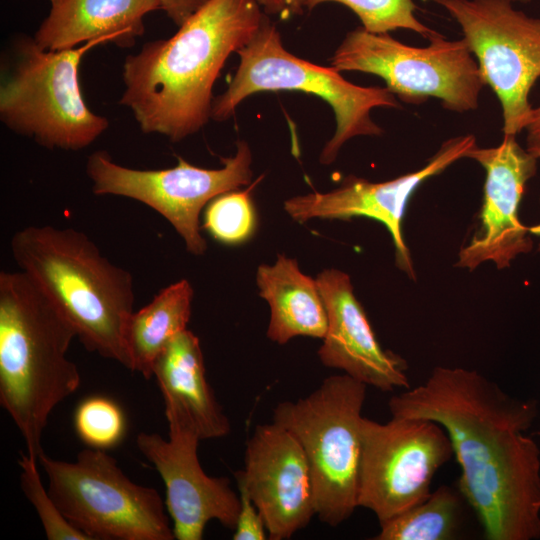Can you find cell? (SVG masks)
I'll return each instance as SVG.
<instances>
[{"label": "cell", "mask_w": 540, "mask_h": 540, "mask_svg": "<svg viewBox=\"0 0 540 540\" xmlns=\"http://www.w3.org/2000/svg\"><path fill=\"white\" fill-rule=\"evenodd\" d=\"M486 172L479 224L469 242L461 247L456 267L475 270L484 262L505 269L533 247L528 227L519 219L525 185L537 171V157L523 149L515 135H504L496 147L476 145L465 155Z\"/></svg>", "instance_id": "cell-14"}, {"label": "cell", "mask_w": 540, "mask_h": 540, "mask_svg": "<svg viewBox=\"0 0 540 540\" xmlns=\"http://www.w3.org/2000/svg\"><path fill=\"white\" fill-rule=\"evenodd\" d=\"M463 496L440 486L422 502L380 524L375 540H450L462 522Z\"/></svg>", "instance_id": "cell-22"}, {"label": "cell", "mask_w": 540, "mask_h": 540, "mask_svg": "<svg viewBox=\"0 0 540 540\" xmlns=\"http://www.w3.org/2000/svg\"><path fill=\"white\" fill-rule=\"evenodd\" d=\"M75 429L84 443L92 448L115 446L125 434V417L120 407L104 397H90L75 411Z\"/></svg>", "instance_id": "cell-25"}, {"label": "cell", "mask_w": 540, "mask_h": 540, "mask_svg": "<svg viewBox=\"0 0 540 540\" xmlns=\"http://www.w3.org/2000/svg\"><path fill=\"white\" fill-rule=\"evenodd\" d=\"M10 249L19 270L71 322L86 350L131 370L125 334L134 312L132 274L70 227H24L11 237Z\"/></svg>", "instance_id": "cell-4"}, {"label": "cell", "mask_w": 540, "mask_h": 540, "mask_svg": "<svg viewBox=\"0 0 540 540\" xmlns=\"http://www.w3.org/2000/svg\"><path fill=\"white\" fill-rule=\"evenodd\" d=\"M38 461L61 513L89 540H173L160 494L132 482L103 449L86 448L74 462Z\"/></svg>", "instance_id": "cell-8"}, {"label": "cell", "mask_w": 540, "mask_h": 540, "mask_svg": "<svg viewBox=\"0 0 540 540\" xmlns=\"http://www.w3.org/2000/svg\"><path fill=\"white\" fill-rule=\"evenodd\" d=\"M454 455L446 430L418 417L386 423L363 417L358 506L383 523L425 500L437 470Z\"/></svg>", "instance_id": "cell-12"}, {"label": "cell", "mask_w": 540, "mask_h": 540, "mask_svg": "<svg viewBox=\"0 0 540 540\" xmlns=\"http://www.w3.org/2000/svg\"><path fill=\"white\" fill-rule=\"evenodd\" d=\"M513 2L517 1V2H522V3H528L530 2V0H512Z\"/></svg>", "instance_id": "cell-34"}, {"label": "cell", "mask_w": 540, "mask_h": 540, "mask_svg": "<svg viewBox=\"0 0 540 540\" xmlns=\"http://www.w3.org/2000/svg\"><path fill=\"white\" fill-rule=\"evenodd\" d=\"M106 42L45 50L34 39L21 40L14 69L0 88L1 121L48 149L77 151L92 144L109 122L86 105L79 65L87 51Z\"/></svg>", "instance_id": "cell-7"}, {"label": "cell", "mask_w": 540, "mask_h": 540, "mask_svg": "<svg viewBox=\"0 0 540 540\" xmlns=\"http://www.w3.org/2000/svg\"><path fill=\"white\" fill-rule=\"evenodd\" d=\"M262 177L256 179L247 189L222 193L206 205L203 228L215 240L236 245L253 235L257 221L252 192Z\"/></svg>", "instance_id": "cell-23"}, {"label": "cell", "mask_w": 540, "mask_h": 540, "mask_svg": "<svg viewBox=\"0 0 540 540\" xmlns=\"http://www.w3.org/2000/svg\"><path fill=\"white\" fill-rule=\"evenodd\" d=\"M266 17L257 0H208L172 37L125 58L119 103L144 133L178 142L198 132L211 118L212 89L227 58Z\"/></svg>", "instance_id": "cell-2"}, {"label": "cell", "mask_w": 540, "mask_h": 540, "mask_svg": "<svg viewBox=\"0 0 540 540\" xmlns=\"http://www.w3.org/2000/svg\"><path fill=\"white\" fill-rule=\"evenodd\" d=\"M259 295L270 307L267 337L285 344L297 336L324 337L326 307L316 279L305 275L295 259L279 254L273 265L262 264L256 275Z\"/></svg>", "instance_id": "cell-20"}, {"label": "cell", "mask_w": 540, "mask_h": 540, "mask_svg": "<svg viewBox=\"0 0 540 540\" xmlns=\"http://www.w3.org/2000/svg\"><path fill=\"white\" fill-rule=\"evenodd\" d=\"M427 40L426 47H412L389 33L358 27L336 49L331 67L379 76L395 96L409 104L434 97L454 112L475 110L485 84L465 40H447L437 32Z\"/></svg>", "instance_id": "cell-9"}, {"label": "cell", "mask_w": 540, "mask_h": 540, "mask_svg": "<svg viewBox=\"0 0 540 540\" xmlns=\"http://www.w3.org/2000/svg\"><path fill=\"white\" fill-rule=\"evenodd\" d=\"M392 416L433 420L447 432L461 473L458 489L488 540L540 538V450L525 435L537 416L476 370L436 366L392 396Z\"/></svg>", "instance_id": "cell-1"}, {"label": "cell", "mask_w": 540, "mask_h": 540, "mask_svg": "<svg viewBox=\"0 0 540 540\" xmlns=\"http://www.w3.org/2000/svg\"><path fill=\"white\" fill-rule=\"evenodd\" d=\"M261 514L271 540L289 539L316 515L309 464L297 439L272 422L246 443L244 470L234 472Z\"/></svg>", "instance_id": "cell-16"}, {"label": "cell", "mask_w": 540, "mask_h": 540, "mask_svg": "<svg viewBox=\"0 0 540 540\" xmlns=\"http://www.w3.org/2000/svg\"><path fill=\"white\" fill-rule=\"evenodd\" d=\"M232 157L221 158L219 169L194 166L182 157L177 165L161 170L121 166L108 153H92L86 173L96 195H115L141 202L163 216L184 240L193 255H203L206 240L200 232L199 215L216 196L251 184L252 154L245 141L236 143Z\"/></svg>", "instance_id": "cell-10"}, {"label": "cell", "mask_w": 540, "mask_h": 540, "mask_svg": "<svg viewBox=\"0 0 540 540\" xmlns=\"http://www.w3.org/2000/svg\"><path fill=\"white\" fill-rule=\"evenodd\" d=\"M460 25L485 85L502 108L504 135L524 130L532 115L531 88L540 77V18L512 0H431Z\"/></svg>", "instance_id": "cell-11"}, {"label": "cell", "mask_w": 540, "mask_h": 540, "mask_svg": "<svg viewBox=\"0 0 540 540\" xmlns=\"http://www.w3.org/2000/svg\"><path fill=\"white\" fill-rule=\"evenodd\" d=\"M325 2L340 3L351 9L361 20L362 27L371 33L408 29L428 39L435 32L416 18L412 0H307L306 9L312 10Z\"/></svg>", "instance_id": "cell-24"}, {"label": "cell", "mask_w": 540, "mask_h": 540, "mask_svg": "<svg viewBox=\"0 0 540 540\" xmlns=\"http://www.w3.org/2000/svg\"><path fill=\"white\" fill-rule=\"evenodd\" d=\"M527 150L535 157L540 158V141L527 143Z\"/></svg>", "instance_id": "cell-31"}, {"label": "cell", "mask_w": 540, "mask_h": 540, "mask_svg": "<svg viewBox=\"0 0 540 540\" xmlns=\"http://www.w3.org/2000/svg\"><path fill=\"white\" fill-rule=\"evenodd\" d=\"M528 229H529L530 234L540 237V223L532 227H529Z\"/></svg>", "instance_id": "cell-32"}, {"label": "cell", "mask_w": 540, "mask_h": 540, "mask_svg": "<svg viewBox=\"0 0 540 540\" xmlns=\"http://www.w3.org/2000/svg\"><path fill=\"white\" fill-rule=\"evenodd\" d=\"M525 129L527 130V143L540 141V106L533 108L531 119Z\"/></svg>", "instance_id": "cell-30"}, {"label": "cell", "mask_w": 540, "mask_h": 540, "mask_svg": "<svg viewBox=\"0 0 540 540\" xmlns=\"http://www.w3.org/2000/svg\"><path fill=\"white\" fill-rule=\"evenodd\" d=\"M475 145L472 134L451 138L419 170L384 182L348 175L329 192H312L287 199L284 209L299 223L312 218L349 220L354 217H367L382 223L392 237L397 267L415 280L410 251L402 234L408 202L422 183L465 157Z\"/></svg>", "instance_id": "cell-13"}, {"label": "cell", "mask_w": 540, "mask_h": 540, "mask_svg": "<svg viewBox=\"0 0 540 540\" xmlns=\"http://www.w3.org/2000/svg\"><path fill=\"white\" fill-rule=\"evenodd\" d=\"M367 385L332 375L308 396L279 403L273 422L288 430L306 455L316 515L329 526L346 521L358 506L362 408Z\"/></svg>", "instance_id": "cell-6"}, {"label": "cell", "mask_w": 540, "mask_h": 540, "mask_svg": "<svg viewBox=\"0 0 540 540\" xmlns=\"http://www.w3.org/2000/svg\"><path fill=\"white\" fill-rule=\"evenodd\" d=\"M237 53L239 66L228 88L213 99L211 118L229 119L246 97L258 92L293 90L318 96L330 105L336 119L335 133L320 154L323 165L334 162L349 139L382 135V128L371 119L373 108H401L387 87L355 85L332 67L319 66L291 54L268 17L255 37Z\"/></svg>", "instance_id": "cell-5"}, {"label": "cell", "mask_w": 540, "mask_h": 540, "mask_svg": "<svg viewBox=\"0 0 540 540\" xmlns=\"http://www.w3.org/2000/svg\"><path fill=\"white\" fill-rule=\"evenodd\" d=\"M192 298L191 284L182 279L163 288L146 306L133 312L125 334L131 371L139 372L145 379L153 376L157 356L187 329Z\"/></svg>", "instance_id": "cell-21"}, {"label": "cell", "mask_w": 540, "mask_h": 540, "mask_svg": "<svg viewBox=\"0 0 540 540\" xmlns=\"http://www.w3.org/2000/svg\"><path fill=\"white\" fill-rule=\"evenodd\" d=\"M169 439L141 432L140 452L154 465L166 487V507L178 540H201L208 522L219 521L234 530L240 497L226 477L208 476L198 459L201 439L189 427L168 422Z\"/></svg>", "instance_id": "cell-15"}, {"label": "cell", "mask_w": 540, "mask_h": 540, "mask_svg": "<svg viewBox=\"0 0 540 540\" xmlns=\"http://www.w3.org/2000/svg\"><path fill=\"white\" fill-rule=\"evenodd\" d=\"M153 376L161 390L168 422L194 430L201 440L230 433V422L207 381L198 337L188 329L160 352Z\"/></svg>", "instance_id": "cell-18"}, {"label": "cell", "mask_w": 540, "mask_h": 540, "mask_svg": "<svg viewBox=\"0 0 540 540\" xmlns=\"http://www.w3.org/2000/svg\"><path fill=\"white\" fill-rule=\"evenodd\" d=\"M161 9L158 0H61L35 33L45 50L74 48L96 39L131 46L144 33V16Z\"/></svg>", "instance_id": "cell-19"}, {"label": "cell", "mask_w": 540, "mask_h": 540, "mask_svg": "<svg viewBox=\"0 0 540 540\" xmlns=\"http://www.w3.org/2000/svg\"><path fill=\"white\" fill-rule=\"evenodd\" d=\"M77 332L23 271L0 272V403L38 459L52 410L80 385L67 358Z\"/></svg>", "instance_id": "cell-3"}, {"label": "cell", "mask_w": 540, "mask_h": 540, "mask_svg": "<svg viewBox=\"0 0 540 540\" xmlns=\"http://www.w3.org/2000/svg\"><path fill=\"white\" fill-rule=\"evenodd\" d=\"M316 281L327 312V330L318 350L322 364L383 392L410 388L407 362L381 347L349 275L326 269Z\"/></svg>", "instance_id": "cell-17"}, {"label": "cell", "mask_w": 540, "mask_h": 540, "mask_svg": "<svg viewBox=\"0 0 540 540\" xmlns=\"http://www.w3.org/2000/svg\"><path fill=\"white\" fill-rule=\"evenodd\" d=\"M160 7L177 25H182L208 0H158Z\"/></svg>", "instance_id": "cell-28"}, {"label": "cell", "mask_w": 540, "mask_h": 540, "mask_svg": "<svg viewBox=\"0 0 540 540\" xmlns=\"http://www.w3.org/2000/svg\"><path fill=\"white\" fill-rule=\"evenodd\" d=\"M240 510L233 533L234 540H264L266 526L246 487L237 481Z\"/></svg>", "instance_id": "cell-27"}, {"label": "cell", "mask_w": 540, "mask_h": 540, "mask_svg": "<svg viewBox=\"0 0 540 540\" xmlns=\"http://www.w3.org/2000/svg\"><path fill=\"white\" fill-rule=\"evenodd\" d=\"M38 459L29 454H21L18 463L21 468L20 484L26 498L36 510L43 530L49 540H89L75 528L61 513L56 503L42 484L37 469Z\"/></svg>", "instance_id": "cell-26"}, {"label": "cell", "mask_w": 540, "mask_h": 540, "mask_svg": "<svg viewBox=\"0 0 540 540\" xmlns=\"http://www.w3.org/2000/svg\"><path fill=\"white\" fill-rule=\"evenodd\" d=\"M265 14L279 15L282 19L301 15L307 0H257Z\"/></svg>", "instance_id": "cell-29"}, {"label": "cell", "mask_w": 540, "mask_h": 540, "mask_svg": "<svg viewBox=\"0 0 540 540\" xmlns=\"http://www.w3.org/2000/svg\"><path fill=\"white\" fill-rule=\"evenodd\" d=\"M538 434L540 435V432Z\"/></svg>", "instance_id": "cell-35"}, {"label": "cell", "mask_w": 540, "mask_h": 540, "mask_svg": "<svg viewBox=\"0 0 540 540\" xmlns=\"http://www.w3.org/2000/svg\"><path fill=\"white\" fill-rule=\"evenodd\" d=\"M61 0H50L52 6L53 5H56L57 3H59Z\"/></svg>", "instance_id": "cell-33"}]
</instances>
